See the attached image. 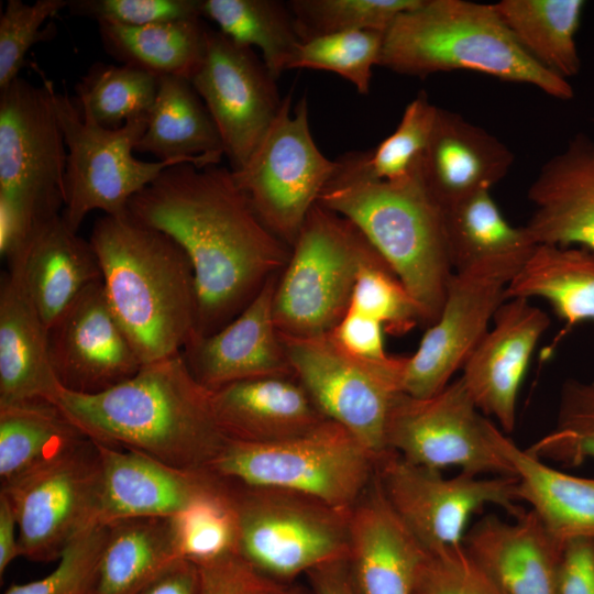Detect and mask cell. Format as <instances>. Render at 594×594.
<instances>
[{"label":"cell","mask_w":594,"mask_h":594,"mask_svg":"<svg viewBox=\"0 0 594 594\" xmlns=\"http://www.w3.org/2000/svg\"><path fill=\"white\" fill-rule=\"evenodd\" d=\"M514 163L513 152L485 129L438 108L420 161L424 184L446 209L501 182Z\"/></svg>","instance_id":"obj_26"},{"label":"cell","mask_w":594,"mask_h":594,"mask_svg":"<svg viewBox=\"0 0 594 594\" xmlns=\"http://www.w3.org/2000/svg\"><path fill=\"white\" fill-rule=\"evenodd\" d=\"M276 80L254 50L208 28L190 82L216 123L232 172L246 164L280 109Z\"/></svg>","instance_id":"obj_17"},{"label":"cell","mask_w":594,"mask_h":594,"mask_svg":"<svg viewBox=\"0 0 594 594\" xmlns=\"http://www.w3.org/2000/svg\"><path fill=\"white\" fill-rule=\"evenodd\" d=\"M493 442L513 468L518 494L544 528L564 543L594 537V477L559 471L519 448L495 424Z\"/></svg>","instance_id":"obj_29"},{"label":"cell","mask_w":594,"mask_h":594,"mask_svg":"<svg viewBox=\"0 0 594 594\" xmlns=\"http://www.w3.org/2000/svg\"><path fill=\"white\" fill-rule=\"evenodd\" d=\"M506 299L538 297L571 328L594 322V251L538 244L512 279Z\"/></svg>","instance_id":"obj_32"},{"label":"cell","mask_w":594,"mask_h":594,"mask_svg":"<svg viewBox=\"0 0 594 594\" xmlns=\"http://www.w3.org/2000/svg\"><path fill=\"white\" fill-rule=\"evenodd\" d=\"M21 556L15 514L8 495L0 491V576Z\"/></svg>","instance_id":"obj_54"},{"label":"cell","mask_w":594,"mask_h":594,"mask_svg":"<svg viewBox=\"0 0 594 594\" xmlns=\"http://www.w3.org/2000/svg\"><path fill=\"white\" fill-rule=\"evenodd\" d=\"M107 536V525L96 524L64 550L46 576L12 584L4 594H90Z\"/></svg>","instance_id":"obj_45"},{"label":"cell","mask_w":594,"mask_h":594,"mask_svg":"<svg viewBox=\"0 0 594 594\" xmlns=\"http://www.w3.org/2000/svg\"><path fill=\"white\" fill-rule=\"evenodd\" d=\"M19 76L0 89V208L31 233L64 207L67 148L50 79Z\"/></svg>","instance_id":"obj_9"},{"label":"cell","mask_w":594,"mask_h":594,"mask_svg":"<svg viewBox=\"0 0 594 594\" xmlns=\"http://www.w3.org/2000/svg\"><path fill=\"white\" fill-rule=\"evenodd\" d=\"M96 446L101 464L99 524L173 517L228 484L209 469H182L139 451Z\"/></svg>","instance_id":"obj_20"},{"label":"cell","mask_w":594,"mask_h":594,"mask_svg":"<svg viewBox=\"0 0 594 594\" xmlns=\"http://www.w3.org/2000/svg\"><path fill=\"white\" fill-rule=\"evenodd\" d=\"M463 548L503 594H559L563 543L530 509L513 521L484 516L468 529Z\"/></svg>","instance_id":"obj_23"},{"label":"cell","mask_w":594,"mask_h":594,"mask_svg":"<svg viewBox=\"0 0 594 594\" xmlns=\"http://www.w3.org/2000/svg\"><path fill=\"white\" fill-rule=\"evenodd\" d=\"M98 31L105 51L121 64L190 80L204 58L208 28L200 18L143 26L98 23Z\"/></svg>","instance_id":"obj_33"},{"label":"cell","mask_w":594,"mask_h":594,"mask_svg":"<svg viewBox=\"0 0 594 594\" xmlns=\"http://www.w3.org/2000/svg\"><path fill=\"white\" fill-rule=\"evenodd\" d=\"M67 9L73 15L97 23L124 26L202 19L201 0H69Z\"/></svg>","instance_id":"obj_48"},{"label":"cell","mask_w":594,"mask_h":594,"mask_svg":"<svg viewBox=\"0 0 594 594\" xmlns=\"http://www.w3.org/2000/svg\"><path fill=\"white\" fill-rule=\"evenodd\" d=\"M85 438L52 403L0 405L1 485L57 459Z\"/></svg>","instance_id":"obj_35"},{"label":"cell","mask_w":594,"mask_h":594,"mask_svg":"<svg viewBox=\"0 0 594 594\" xmlns=\"http://www.w3.org/2000/svg\"><path fill=\"white\" fill-rule=\"evenodd\" d=\"M422 0H292L302 42L345 32L380 31L385 33L396 18L416 8Z\"/></svg>","instance_id":"obj_41"},{"label":"cell","mask_w":594,"mask_h":594,"mask_svg":"<svg viewBox=\"0 0 594 594\" xmlns=\"http://www.w3.org/2000/svg\"><path fill=\"white\" fill-rule=\"evenodd\" d=\"M135 152L150 153L158 161L218 165L222 142L206 105L190 80L160 77L155 101Z\"/></svg>","instance_id":"obj_30"},{"label":"cell","mask_w":594,"mask_h":594,"mask_svg":"<svg viewBox=\"0 0 594 594\" xmlns=\"http://www.w3.org/2000/svg\"><path fill=\"white\" fill-rule=\"evenodd\" d=\"M526 450L542 461L571 466L594 460V383L566 381L554 428Z\"/></svg>","instance_id":"obj_42"},{"label":"cell","mask_w":594,"mask_h":594,"mask_svg":"<svg viewBox=\"0 0 594 594\" xmlns=\"http://www.w3.org/2000/svg\"><path fill=\"white\" fill-rule=\"evenodd\" d=\"M378 66L416 77L473 70L531 85L560 100L574 95L568 79L541 66L519 46L494 3L422 0L399 14L385 32Z\"/></svg>","instance_id":"obj_5"},{"label":"cell","mask_w":594,"mask_h":594,"mask_svg":"<svg viewBox=\"0 0 594 594\" xmlns=\"http://www.w3.org/2000/svg\"><path fill=\"white\" fill-rule=\"evenodd\" d=\"M299 594H310L309 592H305L304 590L300 588V593Z\"/></svg>","instance_id":"obj_56"},{"label":"cell","mask_w":594,"mask_h":594,"mask_svg":"<svg viewBox=\"0 0 594 594\" xmlns=\"http://www.w3.org/2000/svg\"><path fill=\"white\" fill-rule=\"evenodd\" d=\"M310 594H359L346 558L330 561L306 574Z\"/></svg>","instance_id":"obj_53"},{"label":"cell","mask_w":594,"mask_h":594,"mask_svg":"<svg viewBox=\"0 0 594 594\" xmlns=\"http://www.w3.org/2000/svg\"><path fill=\"white\" fill-rule=\"evenodd\" d=\"M50 88L67 148L62 216L73 230L78 231L94 210L112 217L127 216L129 202L138 193L165 168L182 164L146 162L134 156L147 116L119 128H106L51 80Z\"/></svg>","instance_id":"obj_10"},{"label":"cell","mask_w":594,"mask_h":594,"mask_svg":"<svg viewBox=\"0 0 594 594\" xmlns=\"http://www.w3.org/2000/svg\"><path fill=\"white\" fill-rule=\"evenodd\" d=\"M47 341L57 381L74 393L105 392L143 366L108 304L101 280L87 286L47 328Z\"/></svg>","instance_id":"obj_18"},{"label":"cell","mask_w":594,"mask_h":594,"mask_svg":"<svg viewBox=\"0 0 594 594\" xmlns=\"http://www.w3.org/2000/svg\"><path fill=\"white\" fill-rule=\"evenodd\" d=\"M493 322L465 361L461 380L480 411L495 418L503 432H512L521 383L550 318L529 299L510 298Z\"/></svg>","instance_id":"obj_19"},{"label":"cell","mask_w":594,"mask_h":594,"mask_svg":"<svg viewBox=\"0 0 594 594\" xmlns=\"http://www.w3.org/2000/svg\"><path fill=\"white\" fill-rule=\"evenodd\" d=\"M384 34L355 31L329 34L302 42L290 69L308 68L334 73L367 95L372 68L380 63Z\"/></svg>","instance_id":"obj_43"},{"label":"cell","mask_w":594,"mask_h":594,"mask_svg":"<svg viewBox=\"0 0 594 594\" xmlns=\"http://www.w3.org/2000/svg\"><path fill=\"white\" fill-rule=\"evenodd\" d=\"M376 464L353 433L324 419L280 441L227 440L209 470L229 482L289 491L350 510L373 481Z\"/></svg>","instance_id":"obj_6"},{"label":"cell","mask_w":594,"mask_h":594,"mask_svg":"<svg viewBox=\"0 0 594 594\" xmlns=\"http://www.w3.org/2000/svg\"><path fill=\"white\" fill-rule=\"evenodd\" d=\"M69 0H8L0 16V89L20 76L25 55L40 40L43 23L68 7Z\"/></svg>","instance_id":"obj_46"},{"label":"cell","mask_w":594,"mask_h":594,"mask_svg":"<svg viewBox=\"0 0 594 594\" xmlns=\"http://www.w3.org/2000/svg\"><path fill=\"white\" fill-rule=\"evenodd\" d=\"M377 251L345 218L316 204L278 274L273 309L279 332H331L346 312L358 274Z\"/></svg>","instance_id":"obj_7"},{"label":"cell","mask_w":594,"mask_h":594,"mask_svg":"<svg viewBox=\"0 0 594 594\" xmlns=\"http://www.w3.org/2000/svg\"><path fill=\"white\" fill-rule=\"evenodd\" d=\"M453 272L477 263L530 253L536 248L525 227L512 226L491 190H481L443 209Z\"/></svg>","instance_id":"obj_37"},{"label":"cell","mask_w":594,"mask_h":594,"mask_svg":"<svg viewBox=\"0 0 594 594\" xmlns=\"http://www.w3.org/2000/svg\"><path fill=\"white\" fill-rule=\"evenodd\" d=\"M138 594H199L198 566L190 561L176 559Z\"/></svg>","instance_id":"obj_52"},{"label":"cell","mask_w":594,"mask_h":594,"mask_svg":"<svg viewBox=\"0 0 594 594\" xmlns=\"http://www.w3.org/2000/svg\"><path fill=\"white\" fill-rule=\"evenodd\" d=\"M292 94L246 164L232 172L264 226L292 248L337 169L310 132L304 96L292 113Z\"/></svg>","instance_id":"obj_12"},{"label":"cell","mask_w":594,"mask_h":594,"mask_svg":"<svg viewBox=\"0 0 594 594\" xmlns=\"http://www.w3.org/2000/svg\"><path fill=\"white\" fill-rule=\"evenodd\" d=\"M414 594H503L463 546L428 553Z\"/></svg>","instance_id":"obj_47"},{"label":"cell","mask_w":594,"mask_h":594,"mask_svg":"<svg viewBox=\"0 0 594 594\" xmlns=\"http://www.w3.org/2000/svg\"><path fill=\"white\" fill-rule=\"evenodd\" d=\"M172 521L179 559L200 565L238 552V519L229 482L222 492L195 503Z\"/></svg>","instance_id":"obj_40"},{"label":"cell","mask_w":594,"mask_h":594,"mask_svg":"<svg viewBox=\"0 0 594 594\" xmlns=\"http://www.w3.org/2000/svg\"><path fill=\"white\" fill-rule=\"evenodd\" d=\"M160 77L125 64H92L76 85V105L99 124L119 128L146 117L155 101Z\"/></svg>","instance_id":"obj_39"},{"label":"cell","mask_w":594,"mask_h":594,"mask_svg":"<svg viewBox=\"0 0 594 594\" xmlns=\"http://www.w3.org/2000/svg\"><path fill=\"white\" fill-rule=\"evenodd\" d=\"M318 204L359 229L417 302L422 323L432 324L453 268L443 209L424 184L420 162L394 182L334 173Z\"/></svg>","instance_id":"obj_4"},{"label":"cell","mask_w":594,"mask_h":594,"mask_svg":"<svg viewBox=\"0 0 594 594\" xmlns=\"http://www.w3.org/2000/svg\"><path fill=\"white\" fill-rule=\"evenodd\" d=\"M13 507L21 556L58 560L81 532L99 524L101 464L85 438L68 452L1 485Z\"/></svg>","instance_id":"obj_14"},{"label":"cell","mask_w":594,"mask_h":594,"mask_svg":"<svg viewBox=\"0 0 594 594\" xmlns=\"http://www.w3.org/2000/svg\"><path fill=\"white\" fill-rule=\"evenodd\" d=\"M376 477L387 501L428 553L463 546L470 519L486 506L514 518L520 505L514 475L476 476L411 464L388 451L376 464Z\"/></svg>","instance_id":"obj_13"},{"label":"cell","mask_w":594,"mask_h":594,"mask_svg":"<svg viewBox=\"0 0 594 594\" xmlns=\"http://www.w3.org/2000/svg\"><path fill=\"white\" fill-rule=\"evenodd\" d=\"M493 426L459 377L428 398L402 393L388 418L386 444L407 462L428 469L515 476L493 442Z\"/></svg>","instance_id":"obj_15"},{"label":"cell","mask_w":594,"mask_h":594,"mask_svg":"<svg viewBox=\"0 0 594 594\" xmlns=\"http://www.w3.org/2000/svg\"><path fill=\"white\" fill-rule=\"evenodd\" d=\"M201 16L239 45L258 48L274 78L290 69L302 41L287 4L277 0H201Z\"/></svg>","instance_id":"obj_36"},{"label":"cell","mask_w":594,"mask_h":594,"mask_svg":"<svg viewBox=\"0 0 594 594\" xmlns=\"http://www.w3.org/2000/svg\"><path fill=\"white\" fill-rule=\"evenodd\" d=\"M494 7L519 46L548 70L566 79L579 74L575 35L582 0H502Z\"/></svg>","instance_id":"obj_34"},{"label":"cell","mask_w":594,"mask_h":594,"mask_svg":"<svg viewBox=\"0 0 594 594\" xmlns=\"http://www.w3.org/2000/svg\"><path fill=\"white\" fill-rule=\"evenodd\" d=\"M438 108L425 91L418 92L391 135L371 151L349 153L336 160V173L381 182L407 177L425 153Z\"/></svg>","instance_id":"obj_38"},{"label":"cell","mask_w":594,"mask_h":594,"mask_svg":"<svg viewBox=\"0 0 594 594\" xmlns=\"http://www.w3.org/2000/svg\"><path fill=\"white\" fill-rule=\"evenodd\" d=\"M15 256L21 257L28 290L47 328L87 286L101 280L90 241L62 213L38 222Z\"/></svg>","instance_id":"obj_28"},{"label":"cell","mask_w":594,"mask_h":594,"mask_svg":"<svg viewBox=\"0 0 594 594\" xmlns=\"http://www.w3.org/2000/svg\"><path fill=\"white\" fill-rule=\"evenodd\" d=\"M54 405L95 443L139 451L182 469H209L227 442L211 391L194 377L182 352L145 363L129 380L98 394L62 387Z\"/></svg>","instance_id":"obj_2"},{"label":"cell","mask_w":594,"mask_h":594,"mask_svg":"<svg viewBox=\"0 0 594 594\" xmlns=\"http://www.w3.org/2000/svg\"><path fill=\"white\" fill-rule=\"evenodd\" d=\"M349 307L378 321L391 334H404L422 322L417 302L377 252L361 267Z\"/></svg>","instance_id":"obj_44"},{"label":"cell","mask_w":594,"mask_h":594,"mask_svg":"<svg viewBox=\"0 0 594 594\" xmlns=\"http://www.w3.org/2000/svg\"><path fill=\"white\" fill-rule=\"evenodd\" d=\"M128 212L166 233L188 256L197 301L193 338L229 323L290 254L223 166H169L130 200Z\"/></svg>","instance_id":"obj_1"},{"label":"cell","mask_w":594,"mask_h":594,"mask_svg":"<svg viewBox=\"0 0 594 594\" xmlns=\"http://www.w3.org/2000/svg\"><path fill=\"white\" fill-rule=\"evenodd\" d=\"M530 254L484 261L453 272L437 320L406 359L405 394L428 398L450 383L488 331V323L506 300L508 285Z\"/></svg>","instance_id":"obj_16"},{"label":"cell","mask_w":594,"mask_h":594,"mask_svg":"<svg viewBox=\"0 0 594 594\" xmlns=\"http://www.w3.org/2000/svg\"><path fill=\"white\" fill-rule=\"evenodd\" d=\"M299 593H300V588L294 586L292 594H299Z\"/></svg>","instance_id":"obj_55"},{"label":"cell","mask_w":594,"mask_h":594,"mask_svg":"<svg viewBox=\"0 0 594 594\" xmlns=\"http://www.w3.org/2000/svg\"><path fill=\"white\" fill-rule=\"evenodd\" d=\"M277 277L278 274L268 279L254 299L220 330L194 337L183 348L187 367L206 388L213 391L240 381L293 374L274 318Z\"/></svg>","instance_id":"obj_21"},{"label":"cell","mask_w":594,"mask_h":594,"mask_svg":"<svg viewBox=\"0 0 594 594\" xmlns=\"http://www.w3.org/2000/svg\"><path fill=\"white\" fill-rule=\"evenodd\" d=\"M211 403L227 440L246 443L288 439L327 419L294 374L224 385L211 391Z\"/></svg>","instance_id":"obj_27"},{"label":"cell","mask_w":594,"mask_h":594,"mask_svg":"<svg viewBox=\"0 0 594 594\" xmlns=\"http://www.w3.org/2000/svg\"><path fill=\"white\" fill-rule=\"evenodd\" d=\"M176 559L172 517L111 521L90 594H138Z\"/></svg>","instance_id":"obj_31"},{"label":"cell","mask_w":594,"mask_h":594,"mask_svg":"<svg viewBox=\"0 0 594 594\" xmlns=\"http://www.w3.org/2000/svg\"><path fill=\"white\" fill-rule=\"evenodd\" d=\"M197 566L199 594H292L294 588L263 573L239 552Z\"/></svg>","instance_id":"obj_49"},{"label":"cell","mask_w":594,"mask_h":594,"mask_svg":"<svg viewBox=\"0 0 594 594\" xmlns=\"http://www.w3.org/2000/svg\"><path fill=\"white\" fill-rule=\"evenodd\" d=\"M282 337L293 374L319 411L353 433L378 462L389 451L386 428L392 408L404 393L407 356L365 361L343 351L329 333Z\"/></svg>","instance_id":"obj_11"},{"label":"cell","mask_w":594,"mask_h":594,"mask_svg":"<svg viewBox=\"0 0 594 594\" xmlns=\"http://www.w3.org/2000/svg\"><path fill=\"white\" fill-rule=\"evenodd\" d=\"M559 594H594V537L574 538L563 543Z\"/></svg>","instance_id":"obj_51"},{"label":"cell","mask_w":594,"mask_h":594,"mask_svg":"<svg viewBox=\"0 0 594 594\" xmlns=\"http://www.w3.org/2000/svg\"><path fill=\"white\" fill-rule=\"evenodd\" d=\"M61 388L47 327L28 290L21 257L14 256L0 279V405L54 404Z\"/></svg>","instance_id":"obj_25"},{"label":"cell","mask_w":594,"mask_h":594,"mask_svg":"<svg viewBox=\"0 0 594 594\" xmlns=\"http://www.w3.org/2000/svg\"><path fill=\"white\" fill-rule=\"evenodd\" d=\"M384 327L376 320L348 308L329 336L343 351L365 361H383L387 354L383 338Z\"/></svg>","instance_id":"obj_50"},{"label":"cell","mask_w":594,"mask_h":594,"mask_svg":"<svg viewBox=\"0 0 594 594\" xmlns=\"http://www.w3.org/2000/svg\"><path fill=\"white\" fill-rule=\"evenodd\" d=\"M89 241L108 304L143 364L182 352L195 333L191 263L166 233L105 215Z\"/></svg>","instance_id":"obj_3"},{"label":"cell","mask_w":594,"mask_h":594,"mask_svg":"<svg viewBox=\"0 0 594 594\" xmlns=\"http://www.w3.org/2000/svg\"><path fill=\"white\" fill-rule=\"evenodd\" d=\"M229 483L238 552L263 573L290 584L322 564L346 558L350 510L289 491Z\"/></svg>","instance_id":"obj_8"},{"label":"cell","mask_w":594,"mask_h":594,"mask_svg":"<svg viewBox=\"0 0 594 594\" xmlns=\"http://www.w3.org/2000/svg\"><path fill=\"white\" fill-rule=\"evenodd\" d=\"M525 229L538 244L594 251V139L579 133L540 168L527 194Z\"/></svg>","instance_id":"obj_24"},{"label":"cell","mask_w":594,"mask_h":594,"mask_svg":"<svg viewBox=\"0 0 594 594\" xmlns=\"http://www.w3.org/2000/svg\"><path fill=\"white\" fill-rule=\"evenodd\" d=\"M428 552L375 476L349 512L346 563L359 594H414Z\"/></svg>","instance_id":"obj_22"}]
</instances>
